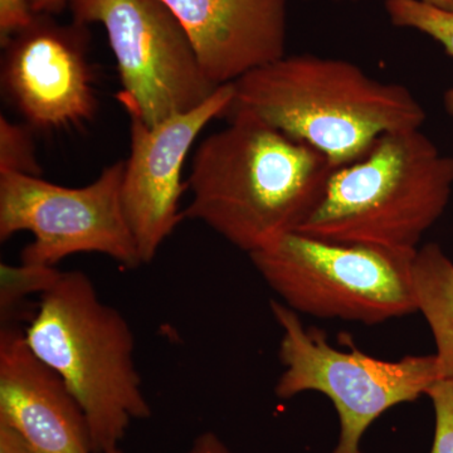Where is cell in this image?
<instances>
[{
    "label": "cell",
    "instance_id": "obj_16",
    "mask_svg": "<svg viewBox=\"0 0 453 453\" xmlns=\"http://www.w3.org/2000/svg\"><path fill=\"white\" fill-rule=\"evenodd\" d=\"M35 133L28 124H18L0 116V173L41 177Z\"/></svg>",
    "mask_w": 453,
    "mask_h": 453
},
{
    "label": "cell",
    "instance_id": "obj_9",
    "mask_svg": "<svg viewBox=\"0 0 453 453\" xmlns=\"http://www.w3.org/2000/svg\"><path fill=\"white\" fill-rule=\"evenodd\" d=\"M2 49L3 94L26 124L56 131L94 120L97 97L88 26L35 14Z\"/></svg>",
    "mask_w": 453,
    "mask_h": 453
},
{
    "label": "cell",
    "instance_id": "obj_22",
    "mask_svg": "<svg viewBox=\"0 0 453 453\" xmlns=\"http://www.w3.org/2000/svg\"><path fill=\"white\" fill-rule=\"evenodd\" d=\"M422 2L443 11L453 12V0H422Z\"/></svg>",
    "mask_w": 453,
    "mask_h": 453
},
{
    "label": "cell",
    "instance_id": "obj_21",
    "mask_svg": "<svg viewBox=\"0 0 453 453\" xmlns=\"http://www.w3.org/2000/svg\"><path fill=\"white\" fill-rule=\"evenodd\" d=\"M0 453H27L16 432L4 425H0Z\"/></svg>",
    "mask_w": 453,
    "mask_h": 453
},
{
    "label": "cell",
    "instance_id": "obj_3",
    "mask_svg": "<svg viewBox=\"0 0 453 453\" xmlns=\"http://www.w3.org/2000/svg\"><path fill=\"white\" fill-rule=\"evenodd\" d=\"M25 336L81 405L95 453L116 449L131 422L150 418L134 359L133 330L119 310L101 300L82 271H62L42 295Z\"/></svg>",
    "mask_w": 453,
    "mask_h": 453
},
{
    "label": "cell",
    "instance_id": "obj_11",
    "mask_svg": "<svg viewBox=\"0 0 453 453\" xmlns=\"http://www.w3.org/2000/svg\"><path fill=\"white\" fill-rule=\"evenodd\" d=\"M0 425L16 432L27 453H95L81 405L18 323L0 329Z\"/></svg>",
    "mask_w": 453,
    "mask_h": 453
},
{
    "label": "cell",
    "instance_id": "obj_1",
    "mask_svg": "<svg viewBox=\"0 0 453 453\" xmlns=\"http://www.w3.org/2000/svg\"><path fill=\"white\" fill-rule=\"evenodd\" d=\"M334 170L311 146L264 122L229 119L196 148L183 216L250 255L299 231Z\"/></svg>",
    "mask_w": 453,
    "mask_h": 453
},
{
    "label": "cell",
    "instance_id": "obj_14",
    "mask_svg": "<svg viewBox=\"0 0 453 453\" xmlns=\"http://www.w3.org/2000/svg\"><path fill=\"white\" fill-rule=\"evenodd\" d=\"M387 14L393 26L416 29L438 42L453 58V12L434 7L422 0H386ZM443 104L453 116V88L447 89Z\"/></svg>",
    "mask_w": 453,
    "mask_h": 453
},
{
    "label": "cell",
    "instance_id": "obj_17",
    "mask_svg": "<svg viewBox=\"0 0 453 453\" xmlns=\"http://www.w3.org/2000/svg\"><path fill=\"white\" fill-rule=\"evenodd\" d=\"M436 427L431 453H453V381L440 380L428 390Z\"/></svg>",
    "mask_w": 453,
    "mask_h": 453
},
{
    "label": "cell",
    "instance_id": "obj_15",
    "mask_svg": "<svg viewBox=\"0 0 453 453\" xmlns=\"http://www.w3.org/2000/svg\"><path fill=\"white\" fill-rule=\"evenodd\" d=\"M62 275L57 267L20 262L0 265V323H16V314L27 297L50 290Z\"/></svg>",
    "mask_w": 453,
    "mask_h": 453
},
{
    "label": "cell",
    "instance_id": "obj_20",
    "mask_svg": "<svg viewBox=\"0 0 453 453\" xmlns=\"http://www.w3.org/2000/svg\"><path fill=\"white\" fill-rule=\"evenodd\" d=\"M74 0H28L29 8L33 14L61 13L65 8L71 7Z\"/></svg>",
    "mask_w": 453,
    "mask_h": 453
},
{
    "label": "cell",
    "instance_id": "obj_10",
    "mask_svg": "<svg viewBox=\"0 0 453 453\" xmlns=\"http://www.w3.org/2000/svg\"><path fill=\"white\" fill-rule=\"evenodd\" d=\"M234 83L223 85L192 111L148 127L130 118V155L124 160L121 201L142 264H150L184 219L180 198L187 184L181 169L190 148L214 119L225 118Z\"/></svg>",
    "mask_w": 453,
    "mask_h": 453
},
{
    "label": "cell",
    "instance_id": "obj_6",
    "mask_svg": "<svg viewBox=\"0 0 453 453\" xmlns=\"http://www.w3.org/2000/svg\"><path fill=\"white\" fill-rule=\"evenodd\" d=\"M270 305L282 329L279 357L285 366L276 395L290 399L312 390L333 402L340 434L332 453H362L363 436L374 421L390 408L427 395L442 380L436 354L387 362L366 356L351 342L350 350H339L323 330L306 329L285 303L273 300Z\"/></svg>",
    "mask_w": 453,
    "mask_h": 453
},
{
    "label": "cell",
    "instance_id": "obj_2",
    "mask_svg": "<svg viewBox=\"0 0 453 453\" xmlns=\"http://www.w3.org/2000/svg\"><path fill=\"white\" fill-rule=\"evenodd\" d=\"M225 118L264 122L339 169L365 157L386 134L421 129L427 116L405 86L381 82L347 59L303 53L234 81Z\"/></svg>",
    "mask_w": 453,
    "mask_h": 453
},
{
    "label": "cell",
    "instance_id": "obj_8",
    "mask_svg": "<svg viewBox=\"0 0 453 453\" xmlns=\"http://www.w3.org/2000/svg\"><path fill=\"white\" fill-rule=\"evenodd\" d=\"M124 160L81 188L0 173V241L31 232L20 262L56 267L77 253H101L125 270L142 266L121 201Z\"/></svg>",
    "mask_w": 453,
    "mask_h": 453
},
{
    "label": "cell",
    "instance_id": "obj_19",
    "mask_svg": "<svg viewBox=\"0 0 453 453\" xmlns=\"http://www.w3.org/2000/svg\"><path fill=\"white\" fill-rule=\"evenodd\" d=\"M187 453H234L220 440L219 434L213 432H203L193 441Z\"/></svg>",
    "mask_w": 453,
    "mask_h": 453
},
{
    "label": "cell",
    "instance_id": "obj_23",
    "mask_svg": "<svg viewBox=\"0 0 453 453\" xmlns=\"http://www.w3.org/2000/svg\"><path fill=\"white\" fill-rule=\"evenodd\" d=\"M107 453H125V452L122 451L120 447H116V449H111V451H109Z\"/></svg>",
    "mask_w": 453,
    "mask_h": 453
},
{
    "label": "cell",
    "instance_id": "obj_18",
    "mask_svg": "<svg viewBox=\"0 0 453 453\" xmlns=\"http://www.w3.org/2000/svg\"><path fill=\"white\" fill-rule=\"evenodd\" d=\"M33 16L28 0H0V43L29 25Z\"/></svg>",
    "mask_w": 453,
    "mask_h": 453
},
{
    "label": "cell",
    "instance_id": "obj_4",
    "mask_svg": "<svg viewBox=\"0 0 453 453\" xmlns=\"http://www.w3.org/2000/svg\"><path fill=\"white\" fill-rule=\"evenodd\" d=\"M453 187V157L421 129L380 136L362 159L335 169L301 234L329 242L418 250L442 216Z\"/></svg>",
    "mask_w": 453,
    "mask_h": 453
},
{
    "label": "cell",
    "instance_id": "obj_13",
    "mask_svg": "<svg viewBox=\"0 0 453 453\" xmlns=\"http://www.w3.org/2000/svg\"><path fill=\"white\" fill-rule=\"evenodd\" d=\"M417 310L431 327L442 380L453 381V262L437 243L417 250L413 261Z\"/></svg>",
    "mask_w": 453,
    "mask_h": 453
},
{
    "label": "cell",
    "instance_id": "obj_5",
    "mask_svg": "<svg viewBox=\"0 0 453 453\" xmlns=\"http://www.w3.org/2000/svg\"><path fill=\"white\" fill-rule=\"evenodd\" d=\"M416 253L291 232L249 256L262 279L294 311L377 325L418 312L413 286Z\"/></svg>",
    "mask_w": 453,
    "mask_h": 453
},
{
    "label": "cell",
    "instance_id": "obj_7",
    "mask_svg": "<svg viewBox=\"0 0 453 453\" xmlns=\"http://www.w3.org/2000/svg\"><path fill=\"white\" fill-rule=\"evenodd\" d=\"M70 8L73 22L105 28L122 86L118 101L148 127L192 111L219 89L162 0H74Z\"/></svg>",
    "mask_w": 453,
    "mask_h": 453
},
{
    "label": "cell",
    "instance_id": "obj_12",
    "mask_svg": "<svg viewBox=\"0 0 453 453\" xmlns=\"http://www.w3.org/2000/svg\"><path fill=\"white\" fill-rule=\"evenodd\" d=\"M184 27L208 79L234 83L286 55L288 0H162Z\"/></svg>",
    "mask_w": 453,
    "mask_h": 453
}]
</instances>
